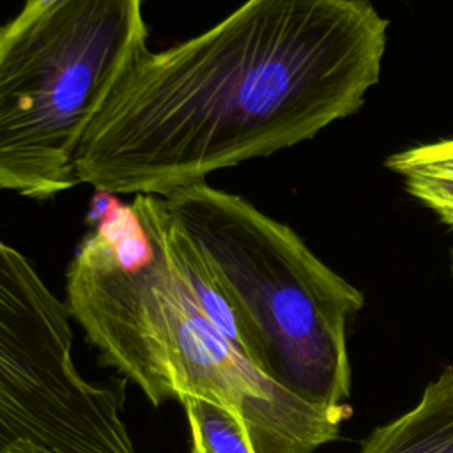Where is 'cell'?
<instances>
[{"instance_id": "obj_1", "label": "cell", "mask_w": 453, "mask_h": 453, "mask_svg": "<svg viewBox=\"0 0 453 453\" xmlns=\"http://www.w3.org/2000/svg\"><path fill=\"white\" fill-rule=\"evenodd\" d=\"M388 25L370 0H244L138 58L80 145V184L166 195L313 138L380 80Z\"/></svg>"}, {"instance_id": "obj_2", "label": "cell", "mask_w": 453, "mask_h": 453, "mask_svg": "<svg viewBox=\"0 0 453 453\" xmlns=\"http://www.w3.org/2000/svg\"><path fill=\"white\" fill-rule=\"evenodd\" d=\"M65 306L106 365L154 405L200 398L230 412L255 453H313L338 437L342 414L280 386L211 322L156 228L131 205L80 242Z\"/></svg>"}, {"instance_id": "obj_3", "label": "cell", "mask_w": 453, "mask_h": 453, "mask_svg": "<svg viewBox=\"0 0 453 453\" xmlns=\"http://www.w3.org/2000/svg\"><path fill=\"white\" fill-rule=\"evenodd\" d=\"M157 196L232 308L244 357L296 396L350 418L345 324L363 294L239 195L202 180Z\"/></svg>"}, {"instance_id": "obj_4", "label": "cell", "mask_w": 453, "mask_h": 453, "mask_svg": "<svg viewBox=\"0 0 453 453\" xmlns=\"http://www.w3.org/2000/svg\"><path fill=\"white\" fill-rule=\"evenodd\" d=\"M147 37L143 0H27L0 25V191L80 184V145Z\"/></svg>"}, {"instance_id": "obj_5", "label": "cell", "mask_w": 453, "mask_h": 453, "mask_svg": "<svg viewBox=\"0 0 453 453\" xmlns=\"http://www.w3.org/2000/svg\"><path fill=\"white\" fill-rule=\"evenodd\" d=\"M69 317L34 264L0 239V453L23 442L94 453L103 441L117 395L78 370Z\"/></svg>"}, {"instance_id": "obj_6", "label": "cell", "mask_w": 453, "mask_h": 453, "mask_svg": "<svg viewBox=\"0 0 453 453\" xmlns=\"http://www.w3.org/2000/svg\"><path fill=\"white\" fill-rule=\"evenodd\" d=\"M359 453H453V366L425 388L411 411L375 428Z\"/></svg>"}, {"instance_id": "obj_7", "label": "cell", "mask_w": 453, "mask_h": 453, "mask_svg": "<svg viewBox=\"0 0 453 453\" xmlns=\"http://www.w3.org/2000/svg\"><path fill=\"white\" fill-rule=\"evenodd\" d=\"M384 165L403 179L412 196L453 226V138L403 149Z\"/></svg>"}, {"instance_id": "obj_8", "label": "cell", "mask_w": 453, "mask_h": 453, "mask_svg": "<svg viewBox=\"0 0 453 453\" xmlns=\"http://www.w3.org/2000/svg\"><path fill=\"white\" fill-rule=\"evenodd\" d=\"M191 442L205 453H255L246 428L225 409L200 400L184 398Z\"/></svg>"}, {"instance_id": "obj_9", "label": "cell", "mask_w": 453, "mask_h": 453, "mask_svg": "<svg viewBox=\"0 0 453 453\" xmlns=\"http://www.w3.org/2000/svg\"><path fill=\"white\" fill-rule=\"evenodd\" d=\"M189 453H205L198 444H195V442H191V451Z\"/></svg>"}, {"instance_id": "obj_10", "label": "cell", "mask_w": 453, "mask_h": 453, "mask_svg": "<svg viewBox=\"0 0 453 453\" xmlns=\"http://www.w3.org/2000/svg\"><path fill=\"white\" fill-rule=\"evenodd\" d=\"M451 271H453V251H451Z\"/></svg>"}]
</instances>
